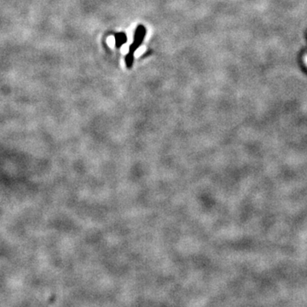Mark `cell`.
<instances>
[{
  "label": "cell",
  "mask_w": 307,
  "mask_h": 307,
  "mask_svg": "<svg viewBox=\"0 0 307 307\" xmlns=\"http://www.w3.org/2000/svg\"><path fill=\"white\" fill-rule=\"evenodd\" d=\"M145 33H146V30H145L144 26H139L136 29L133 43L130 46V51H129L130 54H133L136 51V50L139 47V45L142 44V41L143 40L144 37H145Z\"/></svg>",
  "instance_id": "cell-1"
},
{
  "label": "cell",
  "mask_w": 307,
  "mask_h": 307,
  "mask_svg": "<svg viewBox=\"0 0 307 307\" xmlns=\"http://www.w3.org/2000/svg\"><path fill=\"white\" fill-rule=\"evenodd\" d=\"M126 41H127V38H126L125 33H117L115 35V44L118 48L121 47L123 44H125Z\"/></svg>",
  "instance_id": "cell-2"
}]
</instances>
